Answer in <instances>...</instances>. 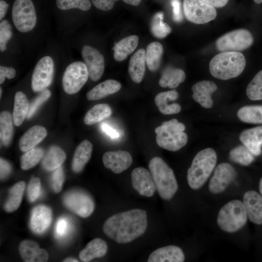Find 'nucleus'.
<instances>
[{"instance_id":"1","label":"nucleus","mask_w":262,"mask_h":262,"mask_svg":"<svg viewBox=\"0 0 262 262\" xmlns=\"http://www.w3.org/2000/svg\"><path fill=\"white\" fill-rule=\"evenodd\" d=\"M147 226V212L134 209L115 214L103 225V231L110 239L118 244L132 242L142 235Z\"/></svg>"},{"instance_id":"2","label":"nucleus","mask_w":262,"mask_h":262,"mask_svg":"<svg viewBox=\"0 0 262 262\" xmlns=\"http://www.w3.org/2000/svg\"><path fill=\"white\" fill-rule=\"evenodd\" d=\"M246 61L239 51H224L215 55L209 64L211 75L218 79L227 80L236 78L243 71Z\"/></svg>"},{"instance_id":"3","label":"nucleus","mask_w":262,"mask_h":262,"mask_svg":"<svg viewBox=\"0 0 262 262\" xmlns=\"http://www.w3.org/2000/svg\"><path fill=\"white\" fill-rule=\"evenodd\" d=\"M217 161L215 150L207 148L199 151L194 158L187 171L189 186L193 190L200 188L212 173Z\"/></svg>"},{"instance_id":"4","label":"nucleus","mask_w":262,"mask_h":262,"mask_svg":"<svg viewBox=\"0 0 262 262\" xmlns=\"http://www.w3.org/2000/svg\"><path fill=\"white\" fill-rule=\"evenodd\" d=\"M148 168L160 197L165 200H170L178 189L173 170L159 157L150 160Z\"/></svg>"},{"instance_id":"5","label":"nucleus","mask_w":262,"mask_h":262,"mask_svg":"<svg viewBox=\"0 0 262 262\" xmlns=\"http://www.w3.org/2000/svg\"><path fill=\"white\" fill-rule=\"evenodd\" d=\"M185 129L184 125L176 119L164 122L155 129L156 143L167 150L177 151L187 143V135L183 131Z\"/></svg>"},{"instance_id":"6","label":"nucleus","mask_w":262,"mask_h":262,"mask_svg":"<svg viewBox=\"0 0 262 262\" xmlns=\"http://www.w3.org/2000/svg\"><path fill=\"white\" fill-rule=\"evenodd\" d=\"M247 217L243 202L239 200H233L226 203L219 210L217 223L223 231L232 233L245 225Z\"/></svg>"},{"instance_id":"7","label":"nucleus","mask_w":262,"mask_h":262,"mask_svg":"<svg viewBox=\"0 0 262 262\" xmlns=\"http://www.w3.org/2000/svg\"><path fill=\"white\" fill-rule=\"evenodd\" d=\"M12 16L16 28L20 32H30L36 25V13L32 0H15Z\"/></svg>"},{"instance_id":"8","label":"nucleus","mask_w":262,"mask_h":262,"mask_svg":"<svg viewBox=\"0 0 262 262\" xmlns=\"http://www.w3.org/2000/svg\"><path fill=\"white\" fill-rule=\"evenodd\" d=\"M89 73L84 63L74 62L69 64L64 73L62 85L65 92L70 95L78 93L88 80Z\"/></svg>"},{"instance_id":"9","label":"nucleus","mask_w":262,"mask_h":262,"mask_svg":"<svg viewBox=\"0 0 262 262\" xmlns=\"http://www.w3.org/2000/svg\"><path fill=\"white\" fill-rule=\"evenodd\" d=\"M253 43V37L250 32L244 29L228 33L220 37L216 41L218 50L224 51H240L250 47Z\"/></svg>"},{"instance_id":"10","label":"nucleus","mask_w":262,"mask_h":262,"mask_svg":"<svg viewBox=\"0 0 262 262\" xmlns=\"http://www.w3.org/2000/svg\"><path fill=\"white\" fill-rule=\"evenodd\" d=\"M183 8L186 18L195 24L207 23L217 16L215 7L202 0H183Z\"/></svg>"},{"instance_id":"11","label":"nucleus","mask_w":262,"mask_h":262,"mask_svg":"<svg viewBox=\"0 0 262 262\" xmlns=\"http://www.w3.org/2000/svg\"><path fill=\"white\" fill-rule=\"evenodd\" d=\"M63 203L68 209L83 218L89 216L95 209L91 196L81 191H72L66 194L63 197Z\"/></svg>"},{"instance_id":"12","label":"nucleus","mask_w":262,"mask_h":262,"mask_svg":"<svg viewBox=\"0 0 262 262\" xmlns=\"http://www.w3.org/2000/svg\"><path fill=\"white\" fill-rule=\"evenodd\" d=\"M54 72V62L49 56L41 58L37 63L32 77V88L42 92L51 84Z\"/></svg>"},{"instance_id":"13","label":"nucleus","mask_w":262,"mask_h":262,"mask_svg":"<svg viewBox=\"0 0 262 262\" xmlns=\"http://www.w3.org/2000/svg\"><path fill=\"white\" fill-rule=\"evenodd\" d=\"M236 172L230 164L223 163L217 165L209 184V190L213 194H220L224 191L234 180Z\"/></svg>"},{"instance_id":"14","label":"nucleus","mask_w":262,"mask_h":262,"mask_svg":"<svg viewBox=\"0 0 262 262\" xmlns=\"http://www.w3.org/2000/svg\"><path fill=\"white\" fill-rule=\"evenodd\" d=\"M82 56L86 65L89 77L93 81L100 79L104 70V59L103 55L96 48L84 45L82 49Z\"/></svg>"},{"instance_id":"15","label":"nucleus","mask_w":262,"mask_h":262,"mask_svg":"<svg viewBox=\"0 0 262 262\" xmlns=\"http://www.w3.org/2000/svg\"><path fill=\"white\" fill-rule=\"evenodd\" d=\"M131 180L133 188L141 196L152 197L157 190L150 172L144 167L134 169Z\"/></svg>"},{"instance_id":"16","label":"nucleus","mask_w":262,"mask_h":262,"mask_svg":"<svg viewBox=\"0 0 262 262\" xmlns=\"http://www.w3.org/2000/svg\"><path fill=\"white\" fill-rule=\"evenodd\" d=\"M104 166L115 174H120L128 169L132 163L131 154L126 151H107L102 157Z\"/></svg>"},{"instance_id":"17","label":"nucleus","mask_w":262,"mask_h":262,"mask_svg":"<svg viewBox=\"0 0 262 262\" xmlns=\"http://www.w3.org/2000/svg\"><path fill=\"white\" fill-rule=\"evenodd\" d=\"M243 202L250 221L262 225V196L255 191H248L244 194Z\"/></svg>"},{"instance_id":"18","label":"nucleus","mask_w":262,"mask_h":262,"mask_svg":"<svg viewBox=\"0 0 262 262\" xmlns=\"http://www.w3.org/2000/svg\"><path fill=\"white\" fill-rule=\"evenodd\" d=\"M217 89V86L210 81H201L197 82L192 87L193 98L202 107L210 108L213 106L212 95Z\"/></svg>"},{"instance_id":"19","label":"nucleus","mask_w":262,"mask_h":262,"mask_svg":"<svg viewBox=\"0 0 262 262\" xmlns=\"http://www.w3.org/2000/svg\"><path fill=\"white\" fill-rule=\"evenodd\" d=\"M18 250L25 262H45L49 259L47 251L40 248L38 244L33 241H22L19 245Z\"/></svg>"},{"instance_id":"20","label":"nucleus","mask_w":262,"mask_h":262,"mask_svg":"<svg viewBox=\"0 0 262 262\" xmlns=\"http://www.w3.org/2000/svg\"><path fill=\"white\" fill-rule=\"evenodd\" d=\"M52 219L51 210L44 205L35 207L32 210L30 225L33 232L41 234L45 231L50 225Z\"/></svg>"},{"instance_id":"21","label":"nucleus","mask_w":262,"mask_h":262,"mask_svg":"<svg viewBox=\"0 0 262 262\" xmlns=\"http://www.w3.org/2000/svg\"><path fill=\"white\" fill-rule=\"evenodd\" d=\"M185 256L182 249L174 245L159 248L149 255L148 262H183Z\"/></svg>"},{"instance_id":"22","label":"nucleus","mask_w":262,"mask_h":262,"mask_svg":"<svg viewBox=\"0 0 262 262\" xmlns=\"http://www.w3.org/2000/svg\"><path fill=\"white\" fill-rule=\"evenodd\" d=\"M179 97V94L175 90L162 92L158 93L154 98L155 103L160 112L164 115H171L179 113L180 106L176 103H169Z\"/></svg>"},{"instance_id":"23","label":"nucleus","mask_w":262,"mask_h":262,"mask_svg":"<svg viewBox=\"0 0 262 262\" xmlns=\"http://www.w3.org/2000/svg\"><path fill=\"white\" fill-rule=\"evenodd\" d=\"M240 140L254 155L261 153L262 145V126L243 131L239 136Z\"/></svg>"},{"instance_id":"24","label":"nucleus","mask_w":262,"mask_h":262,"mask_svg":"<svg viewBox=\"0 0 262 262\" xmlns=\"http://www.w3.org/2000/svg\"><path fill=\"white\" fill-rule=\"evenodd\" d=\"M47 134V131L43 126L35 125L31 127L21 137L19 149L23 152L29 151L41 142Z\"/></svg>"},{"instance_id":"25","label":"nucleus","mask_w":262,"mask_h":262,"mask_svg":"<svg viewBox=\"0 0 262 262\" xmlns=\"http://www.w3.org/2000/svg\"><path fill=\"white\" fill-rule=\"evenodd\" d=\"M146 51L144 49H138L131 57L129 65V73L135 83L140 82L145 72Z\"/></svg>"},{"instance_id":"26","label":"nucleus","mask_w":262,"mask_h":262,"mask_svg":"<svg viewBox=\"0 0 262 262\" xmlns=\"http://www.w3.org/2000/svg\"><path fill=\"white\" fill-rule=\"evenodd\" d=\"M108 246L106 242L100 238H95L90 241L79 253L80 260L84 262H90L104 256L107 252Z\"/></svg>"},{"instance_id":"27","label":"nucleus","mask_w":262,"mask_h":262,"mask_svg":"<svg viewBox=\"0 0 262 262\" xmlns=\"http://www.w3.org/2000/svg\"><path fill=\"white\" fill-rule=\"evenodd\" d=\"M93 146L87 140L82 141L77 147L71 164L72 170L75 173L81 172L91 157Z\"/></svg>"},{"instance_id":"28","label":"nucleus","mask_w":262,"mask_h":262,"mask_svg":"<svg viewBox=\"0 0 262 262\" xmlns=\"http://www.w3.org/2000/svg\"><path fill=\"white\" fill-rule=\"evenodd\" d=\"M121 83L114 80H107L95 86L86 95L89 100L100 99L117 92L121 88Z\"/></svg>"},{"instance_id":"29","label":"nucleus","mask_w":262,"mask_h":262,"mask_svg":"<svg viewBox=\"0 0 262 262\" xmlns=\"http://www.w3.org/2000/svg\"><path fill=\"white\" fill-rule=\"evenodd\" d=\"M139 42L137 35H132L126 37L119 42L115 43L112 49L114 51V58L115 61H124L137 48Z\"/></svg>"},{"instance_id":"30","label":"nucleus","mask_w":262,"mask_h":262,"mask_svg":"<svg viewBox=\"0 0 262 262\" xmlns=\"http://www.w3.org/2000/svg\"><path fill=\"white\" fill-rule=\"evenodd\" d=\"M185 78L186 75L183 70L168 67L163 71L159 84L162 87L175 88L177 87L180 83L183 82Z\"/></svg>"},{"instance_id":"31","label":"nucleus","mask_w":262,"mask_h":262,"mask_svg":"<svg viewBox=\"0 0 262 262\" xmlns=\"http://www.w3.org/2000/svg\"><path fill=\"white\" fill-rule=\"evenodd\" d=\"M29 104L26 96L21 91L16 92L14 97L13 119L16 126H20L27 117Z\"/></svg>"},{"instance_id":"32","label":"nucleus","mask_w":262,"mask_h":262,"mask_svg":"<svg viewBox=\"0 0 262 262\" xmlns=\"http://www.w3.org/2000/svg\"><path fill=\"white\" fill-rule=\"evenodd\" d=\"M66 158L62 149L58 146L51 147L44 156L42 166L47 171H53L61 167Z\"/></svg>"},{"instance_id":"33","label":"nucleus","mask_w":262,"mask_h":262,"mask_svg":"<svg viewBox=\"0 0 262 262\" xmlns=\"http://www.w3.org/2000/svg\"><path fill=\"white\" fill-rule=\"evenodd\" d=\"M25 188V182L20 181L10 188L8 198L4 205L6 212H12L18 208L22 201Z\"/></svg>"},{"instance_id":"34","label":"nucleus","mask_w":262,"mask_h":262,"mask_svg":"<svg viewBox=\"0 0 262 262\" xmlns=\"http://www.w3.org/2000/svg\"><path fill=\"white\" fill-rule=\"evenodd\" d=\"M163 53L162 45L158 42H153L147 46L146 60L148 69L151 71L159 69Z\"/></svg>"},{"instance_id":"35","label":"nucleus","mask_w":262,"mask_h":262,"mask_svg":"<svg viewBox=\"0 0 262 262\" xmlns=\"http://www.w3.org/2000/svg\"><path fill=\"white\" fill-rule=\"evenodd\" d=\"M111 114L112 110L108 104H98L86 113L84 122L86 125H93L108 118Z\"/></svg>"},{"instance_id":"36","label":"nucleus","mask_w":262,"mask_h":262,"mask_svg":"<svg viewBox=\"0 0 262 262\" xmlns=\"http://www.w3.org/2000/svg\"><path fill=\"white\" fill-rule=\"evenodd\" d=\"M237 116L242 121L253 124L262 123V105H248L241 108Z\"/></svg>"},{"instance_id":"37","label":"nucleus","mask_w":262,"mask_h":262,"mask_svg":"<svg viewBox=\"0 0 262 262\" xmlns=\"http://www.w3.org/2000/svg\"><path fill=\"white\" fill-rule=\"evenodd\" d=\"M12 116L7 111H3L0 115V138L2 144L8 146L13 135Z\"/></svg>"},{"instance_id":"38","label":"nucleus","mask_w":262,"mask_h":262,"mask_svg":"<svg viewBox=\"0 0 262 262\" xmlns=\"http://www.w3.org/2000/svg\"><path fill=\"white\" fill-rule=\"evenodd\" d=\"M164 13L160 12L156 13L152 18L150 23V30L152 34L158 38H163L171 32V28L163 21Z\"/></svg>"},{"instance_id":"39","label":"nucleus","mask_w":262,"mask_h":262,"mask_svg":"<svg viewBox=\"0 0 262 262\" xmlns=\"http://www.w3.org/2000/svg\"><path fill=\"white\" fill-rule=\"evenodd\" d=\"M230 159L243 165L250 164L254 160L253 154L245 146H239L231 149L229 154Z\"/></svg>"},{"instance_id":"40","label":"nucleus","mask_w":262,"mask_h":262,"mask_svg":"<svg viewBox=\"0 0 262 262\" xmlns=\"http://www.w3.org/2000/svg\"><path fill=\"white\" fill-rule=\"evenodd\" d=\"M43 150L40 148H33L26 152L20 159L22 169L28 170L36 165L43 155Z\"/></svg>"},{"instance_id":"41","label":"nucleus","mask_w":262,"mask_h":262,"mask_svg":"<svg viewBox=\"0 0 262 262\" xmlns=\"http://www.w3.org/2000/svg\"><path fill=\"white\" fill-rule=\"evenodd\" d=\"M246 93L248 98L251 100L262 99V70L256 74L248 84Z\"/></svg>"},{"instance_id":"42","label":"nucleus","mask_w":262,"mask_h":262,"mask_svg":"<svg viewBox=\"0 0 262 262\" xmlns=\"http://www.w3.org/2000/svg\"><path fill=\"white\" fill-rule=\"evenodd\" d=\"M56 4L57 7L62 10L77 8L87 11L91 6L90 0H56Z\"/></svg>"},{"instance_id":"43","label":"nucleus","mask_w":262,"mask_h":262,"mask_svg":"<svg viewBox=\"0 0 262 262\" xmlns=\"http://www.w3.org/2000/svg\"><path fill=\"white\" fill-rule=\"evenodd\" d=\"M12 28L9 21L2 20L0 23V50L1 52L6 49V45L12 36Z\"/></svg>"},{"instance_id":"44","label":"nucleus","mask_w":262,"mask_h":262,"mask_svg":"<svg viewBox=\"0 0 262 262\" xmlns=\"http://www.w3.org/2000/svg\"><path fill=\"white\" fill-rule=\"evenodd\" d=\"M50 95V91L48 89L41 92V94L29 104L27 118H30L32 117L39 106L49 98Z\"/></svg>"},{"instance_id":"45","label":"nucleus","mask_w":262,"mask_h":262,"mask_svg":"<svg viewBox=\"0 0 262 262\" xmlns=\"http://www.w3.org/2000/svg\"><path fill=\"white\" fill-rule=\"evenodd\" d=\"M41 190V181L39 178L33 177L30 180L27 188V196L29 200L35 201L39 197Z\"/></svg>"},{"instance_id":"46","label":"nucleus","mask_w":262,"mask_h":262,"mask_svg":"<svg viewBox=\"0 0 262 262\" xmlns=\"http://www.w3.org/2000/svg\"><path fill=\"white\" fill-rule=\"evenodd\" d=\"M64 181V174L63 168L59 167L53 170L51 177V186L53 191L59 193L62 188Z\"/></svg>"},{"instance_id":"47","label":"nucleus","mask_w":262,"mask_h":262,"mask_svg":"<svg viewBox=\"0 0 262 262\" xmlns=\"http://www.w3.org/2000/svg\"><path fill=\"white\" fill-rule=\"evenodd\" d=\"M69 224L67 220L64 218H60L57 222L55 233L58 237H63L68 232Z\"/></svg>"},{"instance_id":"48","label":"nucleus","mask_w":262,"mask_h":262,"mask_svg":"<svg viewBox=\"0 0 262 262\" xmlns=\"http://www.w3.org/2000/svg\"><path fill=\"white\" fill-rule=\"evenodd\" d=\"M118 0H91L93 5L98 9L108 11L112 9L115 2Z\"/></svg>"},{"instance_id":"49","label":"nucleus","mask_w":262,"mask_h":262,"mask_svg":"<svg viewBox=\"0 0 262 262\" xmlns=\"http://www.w3.org/2000/svg\"><path fill=\"white\" fill-rule=\"evenodd\" d=\"M171 3L173 8V19L175 22H180L183 19L181 10L180 0H171Z\"/></svg>"},{"instance_id":"50","label":"nucleus","mask_w":262,"mask_h":262,"mask_svg":"<svg viewBox=\"0 0 262 262\" xmlns=\"http://www.w3.org/2000/svg\"><path fill=\"white\" fill-rule=\"evenodd\" d=\"M16 70L12 67H6L1 66H0V83L4 82L5 78L12 79L15 77Z\"/></svg>"},{"instance_id":"51","label":"nucleus","mask_w":262,"mask_h":262,"mask_svg":"<svg viewBox=\"0 0 262 262\" xmlns=\"http://www.w3.org/2000/svg\"><path fill=\"white\" fill-rule=\"evenodd\" d=\"M0 179L5 178L10 173L11 167L10 164L2 158L0 160Z\"/></svg>"},{"instance_id":"52","label":"nucleus","mask_w":262,"mask_h":262,"mask_svg":"<svg viewBox=\"0 0 262 262\" xmlns=\"http://www.w3.org/2000/svg\"><path fill=\"white\" fill-rule=\"evenodd\" d=\"M102 131L112 139L118 138L120 136L119 133L109 125L102 123L101 125Z\"/></svg>"},{"instance_id":"53","label":"nucleus","mask_w":262,"mask_h":262,"mask_svg":"<svg viewBox=\"0 0 262 262\" xmlns=\"http://www.w3.org/2000/svg\"><path fill=\"white\" fill-rule=\"evenodd\" d=\"M207 3L216 8H221L225 6L229 0H202Z\"/></svg>"},{"instance_id":"54","label":"nucleus","mask_w":262,"mask_h":262,"mask_svg":"<svg viewBox=\"0 0 262 262\" xmlns=\"http://www.w3.org/2000/svg\"><path fill=\"white\" fill-rule=\"evenodd\" d=\"M9 7V4L6 3V1H5L3 0H0V20L1 21V20L4 18L5 16L7 11L8 10Z\"/></svg>"},{"instance_id":"55","label":"nucleus","mask_w":262,"mask_h":262,"mask_svg":"<svg viewBox=\"0 0 262 262\" xmlns=\"http://www.w3.org/2000/svg\"><path fill=\"white\" fill-rule=\"evenodd\" d=\"M123 1L129 5L137 6L140 4L141 0H123Z\"/></svg>"},{"instance_id":"56","label":"nucleus","mask_w":262,"mask_h":262,"mask_svg":"<svg viewBox=\"0 0 262 262\" xmlns=\"http://www.w3.org/2000/svg\"><path fill=\"white\" fill-rule=\"evenodd\" d=\"M63 262H79V261H78L77 260L75 259H73L72 258H67L65 259H64Z\"/></svg>"},{"instance_id":"57","label":"nucleus","mask_w":262,"mask_h":262,"mask_svg":"<svg viewBox=\"0 0 262 262\" xmlns=\"http://www.w3.org/2000/svg\"><path fill=\"white\" fill-rule=\"evenodd\" d=\"M259 190H260V192L261 194V196H262V178L260 180V181L259 182Z\"/></svg>"},{"instance_id":"58","label":"nucleus","mask_w":262,"mask_h":262,"mask_svg":"<svg viewBox=\"0 0 262 262\" xmlns=\"http://www.w3.org/2000/svg\"><path fill=\"white\" fill-rule=\"evenodd\" d=\"M257 4H260L262 3V0H253Z\"/></svg>"},{"instance_id":"59","label":"nucleus","mask_w":262,"mask_h":262,"mask_svg":"<svg viewBox=\"0 0 262 262\" xmlns=\"http://www.w3.org/2000/svg\"><path fill=\"white\" fill-rule=\"evenodd\" d=\"M1 93H2V89H1V88L0 87V98L1 97Z\"/></svg>"}]
</instances>
